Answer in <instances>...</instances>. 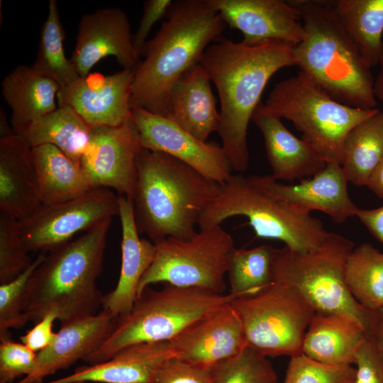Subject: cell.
<instances>
[{
	"label": "cell",
	"instance_id": "cell-37",
	"mask_svg": "<svg viewBox=\"0 0 383 383\" xmlns=\"http://www.w3.org/2000/svg\"><path fill=\"white\" fill-rule=\"evenodd\" d=\"M355 378L352 365L327 364L299 353L290 357L284 383H355Z\"/></svg>",
	"mask_w": 383,
	"mask_h": 383
},
{
	"label": "cell",
	"instance_id": "cell-33",
	"mask_svg": "<svg viewBox=\"0 0 383 383\" xmlns=\"http://www.w3.org/2000/svg\"><path fill=\"white\" fill-rule=\"evenodd\" d=\"M64 39L65 31L57 1L50 0L48 16L40 30L38 50L32 67L55 82L60 88L70 86L81 77L73 63L65 56Z\"/></svg>",
	"mask_w": 383,
	"mask_h": 383
},
{
	"label": "cell",
	"instance_id": "cell-32",
	"mask_svg": "<svg viewBox=\"0 0 383 383\" xmlns=\"http://www.w3.org/2000/svg\"><path fill=\"white\" fill-rule=\"evenodd\" d=\"M347 287L355 301L374 312L383 309V252L368 243L354 248L345 268Z\"/></svg>",
	"mask_w": 383,
	"mask_h": 383
},
{
	"label": "cell",
	"instance_id": "cell-20",
	"mask_svg": "<svg viewBox=\"0 0 383 383\" xmlns=\"http://www.w3.org/2000/svg\"><path fill=\"white\" fill-rule=\"evenodd\" d=\"M114 323L115 318L104 309L61 321L51 345L37 353L33 371L16 383H43L50 374L84 361L108 338Z\"/></svg>",
	"mask_w": 383,
	"mask_h": 383
},
{
	"label": "cell",
	"instance_id": "cell-39",
	"mask_svg": "<svg viewBox=\"0 0 383 383\" xmlns=\"http://www.w3.org/2000/svg\"><path fill=\"white\" fill-rule=\"evenodd\" d=\"M0 383H12L34 370L37 353L10 337L0 338Z\"/></svg>",
	"mask_w": 383,
	"mask_h": 383
},
{
	"label": "cell",
	"instance_id": "cell-27",
	"mask_svg": "<svg viewBox=\"0 0 383 383\" xmlns=\"http://www.w3.org/2000/svg\"><path fill=\"white\" fill-rule=\"evenodd\" d=\"M59 85L32 66L19 65L2 80L1 93L11 109V125L20 134L30 124L57 109Z\"/></svg>",
	"mask_w": 383,
	"mask_h": 383
},
{
	"label": "cell",
	"instance_id": "cell-40",
	"mask_svg": "<svg viewBox=\"0 0 383 383\" xmlns=\"http://www.w3.org/2000/svg\"><path fill=\"white\" fill-rule=\"evenodd\" d=\"M355 383H383V348L376 333L367 335L355 357Z\"/></svg>",
	"mask_w": 383,
	"mask_h": 383
},
{
	"label": "cell",
	"instance_id": "cell-25",
	"mask_svg": "<svg viewBox=\"0 0 383 383\" xmlns=\"http://www.w3.org/2000/svg\"><path fill=\"white\" fill-rule=\"evenodd\" d=\"M211 82L205 68L197 64L177 80L169 98L167 118L203 142L218 131L220 123Z\"/></svg>",
	"mask_w": 383,
	"mask_h": 383
},
{
	"label": "cell",
	"instance_id": "cell-22",
	"mask_svg": "<svg viewBox=\"0 0 383 383\" xmlns=\"http://www.w3.org/2000/svg\"><path fill=\"white\" fill-rule=\"evenodd\" d=\"M174 357L169 340L138 343L104 362L78 367L68 376L44 383H157L163 367Z\"/></svg>",
	"mask_w": 383,
	"mask_h": 383
},
{
	"label": "cell",
	"instance_id": "cell-26",
	"mask_svg": "<svg viewBox=\"0 0 383 383\" xmlns=\"http://www.w3.org/2000/svg\"><path fill=\"white\" fill-rule=\"evenodd\" d=\"M367 335L363 326L348 316L316 312L305 333L301 353L327 364H355Z\"/></svg>",
	"mask_w": 383,
	"mask_h": 383
},
{
	"label": "cell",
	"instance_id": "cell-14",
	"mask_svg": "<svg viewBox=\"0 0 383 383\" xmlns=\"http://www.w3.org/2000/svg\"><path fill=\"white\" fill-rule=\"evenodd\" d=\"M131 118L143 148L170 155L219 184L233 174L230 161L218 143L201 141L167 117L138 106L131 108Z\"/></svg>",
	"mask_w": 383,
	"mask_h": 383
},
{
	"label": "cell",
	"instance_id": "cell-38",
	"mask_svg": "<svg viewBox=\"0 0 383 383\" xmlns=\"http://www.w3.org/2000/svg\"><path fill=\"white\" fill-rule=\"evenodd\" d=\"M26 250L19 229V221L0 213V284L13 280L33 262Z\"/></svg>",
	"mask_w": 383,
	"mask_h": 383
},
{
	"label": "cell",
	"instance_id": "cell-17",
	"mask_svg": "<svg viewBox=\"0 0 383 383\" xmlns=\"http://www.w3.org/2000/svg\"><path fill=\"white\" fill-rule=\"evenodd\" d=\"M134 70L110 75L89 74L60 88L59 106L74 109L90 126H117L131 119V85Z\"/></svg>",
	"mask_w": 383,
	"mask_h": 383
},
{
	"label": "cell",
	"instance_id": "cell-12",
	"mask_svg": "<svg viewBox=\"0 0 383 383\" xmlns=\"http://www.w3.org/2000/svg\"><path fill=\"white\" fill-rule=\"evenodd\" d=\"M119 216L118 196L109 189H92L66 201L43 204L33 215L19 221L28 252H49L106 219Z\"/></svg>",
	"mask_w": 383,
	"mask_h": 383
},
{
	"label": "cell",
	"instance_id": "cell-45",
	"mask_svg": "<svg viewBox=\"0 0 383 383\" xmlns=\"http://www.w3.org/2000/svg\"><path fill=\"white\" fill-rule=\"evenodd\" d=\"M366 187L378 197L383 199V157L371 174Z\"/></svg>",
	"mask_w": 383,
	"mask_h": 383
},
{
	"label": "cell",
	"instance_id": "cell-23",
	"mask_svg": "<svg viewBox=\"0 0 383 383\" xmlns=\"http://www.w3.org/2000/svg\"><path fill=\"white\" fill-rule=\"evenodd\" d=\"M118 196L122 231L121 270L116 287L104 295L102 303V309L115 318L131 310L138 298L140 279L156 252V245L152 240L139 236L132 199L123 195Z\"/></svg>",
	"mask_w": 383,
	"mask_h": 383
},
{
	"label": "cell",
	"instance_id": "cell-34",
	"mask_svg": "<svg viewBox=\"0 0 383 383\" xmlns=\"http://www.w3.org/2000/svg\"><path fill=\"white\" fill-rule=\"evenodd\" d=\"M274 250L267 245L234 249L227 272L232 294L236 297L253 296L273 283Z\"/></svg>",
	"mask_w": 383,
	"mask_h": 383
},
{
	"label": "cell",
	"instance_id": "cell-21",
	"mask_svg": "<svg viewBox=\"0 0 383 383\" xmlns=\"http://www.w3.org/2000/svg\"><path fill=\"white\" fill-rule=\"evenodd\" d=\"M43 205L32 148L19 134L11 131L1 133V213L23 221Z\"/></svg>",
	"mask_w": 383,
	"mask_h": 383
},
{
	"label": "cell",
	"instance_id": "cell-28",
	"mask_svg": "<svg viewBox=\"0 0 383 383\" xmlns=\"http://www.w3.org/2000/svg\"><path fill=\"white\" fill-rule=\"evenodd\" d=\"M32 158L43 204L73 199L92 189L81 165L56 146L32 148Z\"/></svg>",
	"mask_w": 383,
	"mask_h": 383
},
{
	"label": "cell",
	"instance_id": "cell-3",
	"mask_svg": "<svg viewBox=\"0 0 383 383\" xmlns=\"http://www.w3.org/2000/svg\"><path fill=\"white\" fill-rule=\"evenodd\" d=\"M218 186L179 160L144 148L137 159L131 198L139 233L154 243L166 238H192Z\"/></svg>",
	"mask_w": 383,
	"mask_h": 383
},
{
	"label": "cell",
	"instance_id": "cell-11",
	"mask_svg": "<svg viewBox=\"0 0 383 383\" xmlns=\"http://www.w3.org/2000/svg\"><path fill=\"white\" fill-rule=\"evenodd\" d=\"M231 304L242 322L248 346L266 357L301 353L316 311L296 291L273 282L261 292L237 297Z\"/></svg>",
	"mask_w": 383,
	"mask_h": 383
},
{
	"label": "cell",
	"instance_id": "cell-7",
	"mask_svg": "<svg viewBox=\"0 0 383 383\" xmlns=\"http://www.w3.org/2000/svg\"><path fill=\"white\" fill-rule=\"evenodd\" d=\"M248 218L258 238L276 239L298 252L318 248L327 237L323 223L294 211L260 185L254 175L232 174L201 216L199 229L220 226L228 218Z\"/></svg>",
	"mask_w": 383,
	"mask_h": 383
},
{
	"label": "cell",
	"instance_id": "cell-29",
	"mask_svg": "<svg viewBox=\"0 0 383 383\" xmlns=\"http://www.w3.org/2000/svg\"><path fill=\"white\" fill-rule=\"evenodd\" d=\"M91 129L74 109L62 106L33 122L19 135L31 148L52 145L80 164Z\"/></svg>",
	"mask_w": 383,
	"mask_h": 383
},
{
	"label": "cell",
	"instance_id": "cell-6",
	"mask_svg": "<svg viewBox=\"0 0 383 383\" xmlns=\"http://www.w3.org/2000/svg\"><path fill=\"white\" fill-rule=\"evenodd\" d=\"M353 248V241L335 233H329L320 246L310 252H298L286 246L274 248L273 282L296 291L316 312L348 316L368 335H374L382 315L360 305L345 284V264Z\"/></svg>",
	"mask_w": 383,
	"mask_h": 383
},
{
	"label": "cell",
	"instance_id": "cell-43",
	"mask_svg": "<svg viewBox=\"0 0 383 383\" xmlns=\"http://www.w3.org/2000/svg\"><path fill=\"white\" fill-rule=\"evenodd\" d=\"M55 320H58V314L55 311L46 313L33 327L20 337L21 343L35 353L45 349L51 345L56 336V333L52 331Z\"/></svg>",
	"mask_w": 383,
	"mask_h": 383
},
{
	"label": "cell",
	"instance_id": "cell-41",
	"mask_svg": "<svg viewBox=\"0 0 383 383\" xmlns=\"http://www.w3.org/2000/svg\"><path fill=\"white\" fill-rule=\"evenodd\" d=\"M157 383H214V382L209 370L196 367L174 357L163 367Z\"/></svg>",
	"mask_w": 383,
	"mask_h": 383
},
{
	"label": "cell",
	"instance_id": "cell-31",
	"mask_svg": "<svg viewBox=\"0 0 383 383\" xmlns=\"http://www.w3.org/2000/svg\"><path fill=\"white\" fill-rule=\"evenodd\" d=\"M383 157V113L361 121L348 133L343 146L341 167L349 182L367 185Z\"/></svg>",
	"mask_w": 383,
	"mask_h": 383
},
{
	"label": "cell",
	"instance_id": "cell-9",
	"mask_svg": "<svg viewBox=\"0 0 383 383\" xmlns=\"http://www.w3.org/2000/svg\"><path fill=\"white\" fill-rule=\"evenodd\" d=\"M263 104L268 111L290 121L327 163L340 165L350 131L380 111L338 102L301 71L277 83Z\"/></svg>",
	"mask_w": 383,
	"mask_h": 383
},
{
	"label": "cell",
	"instance_id": "cell-46",
	"mask_svg": "<svg viewBox=\"0 0 383 383\" xmlns=\"http://www.w3.org/2000/svg\"><path fill=\"white\" fill-rule=\"evenodd\" d=\"M379 72L374 82V94L375 98L379 99L383 104V53L379 61ZM383 113V111H382Z\"/></svg>",
	"mask_w": 383,
	"mask_h": 383
},
{
	"label": "cell",
	"instance_id": "cell-5",
	"mask_svg": "<svg viewBox=\"0 0 383 383\" xmlns=\"http://www.w3.org/2000/svg\"><path fill=\"white\" fill-rule=\"evenodd\" d=\"M112 218L50 251L36 267L26 290L25 313L37 323L55 311L61 321L94 315L104 295L96 287Z\"/></svg>",
	"mask_w": 383,
	"mask_h": 383
},
{
	"label": "cell",
	"instance_id": "cell-24",
	"mask_svg": "<svg viewBox=\"0 0 383 383\" xmlns=\"http://www.w3.org/2000/svg\"><path fill=\"white\" fill-rule=\"evenodd\" d=\"M252 121L262 133L271 176L276 180H301L313 176L327 165L309 143L292 134L282 118L268 111L262 101Z\"/></svg>",
	"mask_w": 383,
	"mask_h": 383
},
{
	"label": "cell",
	"instance_id": "cell-4",
	"mask_svg": "<svg viewBox=\"0 0 383 383\" xmlns=\"http://www.w3.org/2000/svg\"><path fill=\"white\" fill-rule=\"evenodd\" d=\"M289 1L298 10L304 28L303 39L294 47L300 71L338 102L375 109L371 68L338 19L333 1Z\"/></svg>",
	"mask_w": 383,
	"mask_h": 383
},
{
	"label": "cell",
	"instance_id": "cell-16",
	"mask_svg": "<svg viewBox=\"0 0 383 383\" xmlns=\"http://www.w3.org/2000/svg\"><path fill=\"white\" fill-rule=\"evenodd\" d=\"M110 55L127 70H134L140 59L133 48L128 16L116 7L100 9L82 17L70 60L78 74L86 77L99 61Z\"/></svg>",
	"mask_w": 383,
	"mask_h": 383
},
{
	"label": "cell",
	"instance_id": "cell-35",
	"mask_svg": "<svg viewBox=\"0 0 383 383\" xmlns=\"http://www.w3.org/2000/svg\"><path fill=\"white\" fill-rule=\"evenodd\" d=\"M209 370L214 383H277V374L267 357L249 346Z\"/></svg>",
	"mask_w": 383,
	"mask_h": 383
},
{
	"label": "cell",
	"instance_id": "cell-42",
	"mask_svg": "<svg viewBox=\"0 0 383 383\" xmlns=\"http://www.w3.org/2000/svg\"><path fill=\"white\" fill-rule=\"evenodd\" d=\"M172 4L171 0H148L143 3V13L138 29L133 35V48L139 58L151 29L156 22L165 17Z\"/></svg>",
	"mask_w": 383,
	"mask_h": 383
},
{
	"label": "cell",
	"instance_id": "cell-44",
	"mask_svg": "<svg viewBox=\"0 0 383 383\" xmlns=\"http://www.w3.org/2000/svg\"><path fill=\"white\" fill-rule=\"evenodd\" d=\"M355 216L383 244V205L373 209H358Z\"/></svg>",
	"mask_w": 383,
	"mask_h": 383
},
{
	"label": "cell",
	"instance_id": "cell-30",
	"mask_svg": "<svg viewBox=\"0 0 383 383\" xmlns=\"http://www.w3.org/2000/svg\"><path fill=\"white\" fill-rule=\"evenodd\" d=\"M333 8L366 65H377L383 53V0H338Z\"/></svg>",
	"mask_w": 383,
	"mask_h": 383
},
{
	"label": "cell",
	"instance_id": "cell-13",
	"mask_svg": "<svg viewBox=\"0 0 383 383\" xmlns=\"http://www.w3.org/2000/svg\"><path fill=\"white\" fill-rule=\"evenodd\" d=\"M132 118L117 126L94 127L80 165L92 189H112L132 198L137 159L143 149Z\"/></svg>",
	"mask_w": 383,
	"mask_h": 383
},
{
	"label": "cell",
	"instance_id": "cell-18",
	"mask_svg": "<svg viewBox=\"0 0 383 383\" xmlns=\"http://www.w3.org/2000/svg\"><path fill=\"white\" fill-rule=\"evenodd\" d=\"M254 176L273 196L301 214L320 211L335 223H342L355 216L359 209L348 194L349 182L337 163H327L318 173L296 184H284L271 175Z\"/></svg>",
	"mask_w": 383,
	"mask_h": 383
},
{
	"label": "cell",
	"instance_id": "cell-48",
	"mask_svg": "<svg viewBox=\"0 0 383 383\" xmlns=\"http://www.w3.org/2000/svg\"><path fill=\"white\" fill-rule=\"evenodd\" d=\"M381 314L383 316V309H382L380 311Z\"/></svg>",
	"mask_w": 383,
	"mask_h": 383
},
{
	"label": "cell",
	"instance_id": "cell-10",
	"mask_svg": "<svg viewBox=\"0 0 383 383\" xmlns=\"http://www.w3.org/2000/svg\"><path fill=\"white\" fill-rule=\"evenodd\" d=\"M155 244V255L140 279L138 296L159 282L224 294V277L235 248L231 235L221 226L199 229L187 240L166 238Z\"/></svg>",
	"mask_w": 383,
	"mask_h": 383
},
{
	"label": "cell",
	"instance_id": "cell-1",
	"mask_svg": "<svg viewBox=\"0 0 383 383\" xmlns=\"http://www.w3.org/2000/svg\"><path fill=\"white\" fill-rule=\"evenodd\" d=\"M294 47L278 40L247 45L221 38L204 52L200 64L218 94L217 133L233 170L241 172L248 168L249 123L271 77L282 68L296 66Z\"/></svg>",
	"mask_w": 383,
	"mask_h": 383
},
{
	"label": "cell",
	"instance_id": "cell-2",
	"mask_svg": "<svg viewBox=\"0 0 383 383\" xmlns=\"http://www.w3.org/2000/svg\"><path fill=\"white\" fill-rule=\"evenodd\" d=\"M211 0L172 1L155 35L147 41L144 60L134 69L131 106L167 117L171 89L200 63L210 43L226 28Z\"/></svg>",
	"mask_w": 383,
	"mask_h": 383
},
{
	"label": "cell",
	"instance_id": "cell-47",
	"mask_svg": "<svg viewBox=\"0 0 383 383\" xmlns=\"http://www.w3.org/2000/svg\"><path fill=\"white\" fill-rule=\"evenodd\" d=\"M376 335L379 341V343H381L382 348H383V316H382V321L379 324V326L378 328V330L376 333Z\"/></svg>",
	"mask_w": 383,
	"mask_h": 383
},
{
	"label": "cell",
	"instance_id": "cell-19",
	"mask_svg": "<svg viewBox=\"0 0 383 383\" xmlns=\"http://www.w3.org/2000/svg\"><path fill=\"white\" fill-rule=\"evenodd\" d=\"M211 1L226 24L242 33V43L247 45L270 40L296 45L304 38L299 13L289 1Z\"/></svg>",
	"mask_w": 383,
	"mask_h": 383
},
{
	"label": "cell",
	"instance_id": "cell-36",
	"mask_svg": "<svg viewBox=\"0 0 383 383\" xmlns=\"http://www.w3.org/2000/svg\"><path fill=\"white\" fill-rule=\"evenodd\" d=\"M45 255L46 252H40L17 277L0 284V338L10 337L11 329L21 328L28 322L25 313L26 287Z\"/></svg>",
	"mask_w": 383,
	"mask_h": 383
},
{
	"label": "cell",
	"instance_id": "cell-15",
	"mask_svg": "<svg viewBox=\"0 0 383 383\" xmlns=\"http://www.w3.org/2000/svg\"><path fill=\"white\" fill-rule=\"evenodd\" d=\"M169 341L175 358L204 370L248 346L242 322L231 302L196 319Z\"/></svg>",
	"mask_w": 383,
	"mask_h": 383
},
{
	"label": "cell",
	"instance_id": "cell-8",
	"mask_svg": "<svg viewBox=\"0 0 383 383\" xmlns=\"http://www.w3.org/2000/svg\"><path fill=\"white\" fill-rule=\"evenodd\" d=\"M235 298L231 293L168 284L160 290L147 287L127 314L115 318L108 338L84 362L99 364L134 344L170 340L196 319Z\"/></svg>",
	"mask_w": 383,
	"mask_h": 383
}]
</instances>
